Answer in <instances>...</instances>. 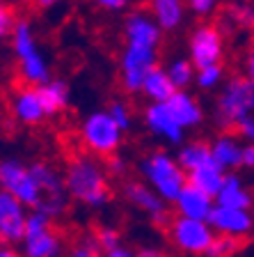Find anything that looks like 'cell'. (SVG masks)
Segmentation results:
<instances>
[{
  "label": "cell",
  "instance_id": "32",
  "mask_svg": "<svg viewBox=\"0 0 254 257\" xmlns=\"http://www.w3.org/2000/svg\"><path fill=\"white\" fill-rule=\"evenodd\" d=\"M96 5H101V7H106V10H124V7L128 5V0H94Z\"/></svg>",
  "mask_w": 254,
  "mask_h": 257
},
{
  "label": "cell",
  "instance_id": "22",
  "mask_svg": "<svg viewBox=\"0 0 254 257\" xmlns=\"http://www.w3.org/2000/svg\"><path fill=\"white\" fill-rule=\"evenodd\" d=\"M140 92H144L149 99H154V103H165L169 96L176 92V87L172 85L167 71L160 69V67H156V69H151L147 76H144Z\"/></svg>",
  "mask_w": 254,
  "mask_h": 257
},
{
  "label": "cell",
  "instance_id": "29",
  "mask_svg": "<svg viewBox=\"0 0 254 257\" xmlns=\"http://www.w3.org/2000/svg\"><path fill=\"white\" fill-rule=\"evenodd\" d=\"M112 117V122L119 126V131H126L128 126H131V110H128L126 103L122 101H112L110 103V112H108Z\"/></svg>",
  "mask_w": 254,
  "mask_h": 257
},
{
  "label": "cell",
  "instance_id": "5",
  "mask_svg": "<svg viewBox=\"0 0 254 257\" xmlns=\"http://www.w3.org/2000/svg\"><path fill=\"white\" fill-rule=\"evenodd\" d=\"M142 170L167 202H174L179 198L181 188L185 186V172L179 168V163H174L163 152H156V154L149 156L142 163Z\"/></svg>",
  "mask_w": 254,
  "mask_h": 257
},
{
  "label": "cell",
  "instance_id": "31",
  "mask_svg": "<svg viewBox=\"0 0 254 257\" xmlns=\"http://www.w3.org/2000/svg\"><path fill=\"white\" fill-rule=\"evenodd\" d=\"M188 5L197 16H208L217 7V0H188Z\"/></svg>",
  "mask_w": 254,
  "mask_h": 257
},
{
  "label": "cell",
  "instance_id": "26",
  "mask_svg": "<svg viewBox=\"0 0 254 257\" xmlns=\"http://www.w3.org/2000/svg\"><path fill=\"white\" fill-rule=\"evenodd\" d=\"M92 243L96 246L99 252H110L112 248H117V241H119V232L115 227H103V225H96L92 227V234H90Z\"/></svg>",
  "mask_w": 254,
  "mask_h": 257
},
{
  "label": "cell",
  "instance_id": "1",
  "mask_svg": "<svg viewBox=\"0 0 254 257\" xmlns=\"http://www.w3.org/2000/svg\"><path fill=\"white\" fill-rule=\"evenodd\" d=\"M64 191L74 200L90 207H99L112 200V188L106 170L87 152L69 156V166L64 175Z\"/></svg>",
  "mask_w": 254,
  "mask_h": 257
},
{
  "label": "cell",
  "instance_id": "7",
  "mask_svg": "<svg viewBox=\"0 0 254 257\" xmlns=\"http://www.w3.org/2000/svg\"><path fill=\"white\" fill-rule=\"evenodd\" d=\"M165 236H167L179 250L192 252V255H204L206 248L211 246L213 232L208 230V225L204 223V220H192V218L174 214L172 223H169L167 230H165Z\"/></svg>",
  "mask_w": 254,
  "mask_h": 257
},
{
  "label": "cell",
  "instance_id": "24",
  "mask_svg": "<svg viewBox=\"0 0 254 257\" xmlns=\"http://www.w3.org/2000/svg\"><path fill=\"white\" fill-rule=\"evenodd\" d=\"M249 243V236L247 234H224L220 232L217 236L211 239V246L206 248L204 255L206 257H236L245 246Z\"/></svg>",
  "mask_w": 254,
  "mask_h": 257
},
{
  "label": "cell",
  "instance_id": "16",
  "mask_svg": "<svg viewBox=\"0 0 254 257\" xmlns=\"http://www.w3.org/2000/svg\"><path fill=\"white\" fill-rule=\"evenodd\" d=\"M44 115H58L69 103V85L64 80H46L35 87Z\"/></svg>",
  "mask_w": 254,
  "mask_h": 257
},
{
  "label": "cell",
  "instance_id": "13",
  "mask_svg": "<svg viewBox=\"0 0 254 257\" xmlns=\"http://www.w3.org/2000/svg\"><path fill=\"white\" fill-rule=\"evenodd\" d=\"M208 223L224 234H249L252 230V216L245 209L215 207L208 211Z\"/></svg>",
  "mask_w": 254,
  "mask_h": 257
},
{
  "label": "cell",
  "instance_id": "36",
  "mask_svg": "<svg viewBox=\"0 0 254 257\" xmlns=\"http://www.w3.org/2000/svg\"><path fill=\"white\" fill-rule=\"evenodd\" d=\"M108 257H135V255L128 252V250H124V248H112V250L108 252Z\"/></svg>",
  "mask_w": 254,
  "mask_h": 257
},
{
  "label": "cell",
  "instance_id": "23",
  "mask_svg": "<svg viewBox=\"0 0 254 257\" xmlns=\"http://www.w3.org/2000/svg\"><path fill=\"white\" fill-rule=\"evenodd\" d=\"M154 21L163 30H174L183 21V3L181 0H151Z\"/></svg>",
  "mask_w": 254,
  "mask_h": 257
},
{
  "label": "cell",
  "instance_id": "37",
  "mask_svg": "<svg viewBox=\"0 0 254 257\" xmlns=\"http://www.w3.org/2000/svg\"><path fill=\"white\" fill-rule=\"evenodd\" d=\"M0 257H21V255L16 250H10V248H3V250H0Z\"/></svg>",
  "mask_w": 254,
  "mask_h": 257
},
{
  "label": "cell",
  "instance_id": "25",
  "mask_svg": "<svg viewBox=\"0 0 254 257\" xmlns=\"http://www.w3.org/2000/svg\"><path fill=\"white\" fill-rule=\"evenodd\" d=\"M211 159V145L206 143V140H192V143H188L181 150L179 154V168L185 172L195 170V168L204 166V163H208Z\"/></svg>",
  "mask_w": 254,
  "mask_h": 257
},
{
  "label": "cell",
  "instance_id": "28",
  "mask_svg": "<svg viewBox=\"0 0 254 257\" xmlns=\"http://www.w3.org/2000/svg\"><path fill=\"white\" fill-rule=\"evenodd\" d=\"M16 21H19V16H16V10L10 5V3L0 0V37H7V35H12V30H14Z\"/></svg>",
  "mask_w": 254,
  "mask_h": 257
},
{
  "label": "cell",
  "instance_id": "35",
  "mask_svg": "<svg viewBox=\"0 0 254 257\" xmlns=\"http://www.w3.org/2000/svg\"><path fill=\"white\" fill-rule=\"evenodd\" d=\"M135 257H167V255L160 250H154V248H144V250H140Z\"/></svg>",
  "mask_w": 254,
  "mask_h": 257
},
{
  "label": "cell",
  "instance_id": "14",
  "mask_svg": "<svg viewBox=\"0 0 254 257\" xmlns=\"http://www.w3.org/2000/svg\"><path fill=\"white\" fill-rule=\"evenodd\" d=\"M163 106L167 108L169 117L174 119L181 128L183 126H195V124L201 122V106L197 103L195 96H190L188 92L176 90Z\"/></svg>",
  "mask_w": 254,
  "mask_h": 257
},
{
  "label": "cell",
  "instance_id": "6",
  "mask_svg": "<svg viewBox=\"0 0 254 257\" xmlns=\"http://www.w3.org/2000/svg\"><path fill=\"white\" fill-rule=\"evenodd\" d=\"M23 236L28 257H55L60 252V225L39 211L26 218Z\"/></svg>",
  "mask_w": 254,
  "mask_h": 257
},
{
  "label": "cell",
  "instance_id": "11",
  "mask_svg": "<svg viewBox=\"0 0 254 257\" xmlns=\"http://www.w3.org/2000/svg\"><path fill=\"white\" fill-rule=\"evenodd\" d=\"M23 232H26V216L21 202L5 188H0V241L5 243L21 241Z\"/></svg>",
  "mask_w": 254,
  "mask_h": 257
},
{
  "label": "cell",
  "instance_id": "19",
  "mask_svg": "<svg viewBox=\"0 0 254 257\" xmlns=\"http://www.w3.org/2000/svg\"><path fill=\"white\" fill-rule=\"evenodd\" d=\"M144 117H147V126L154 131V134L163 136V138L172 140V143H179L181 136H183V128L174 122V119L169 117L167 108L163 103H151L144 112Z\"/></svg>",
  "mask_w": 254,
  "mask_h": 257
},
{
  "label": "cell",
  "instance_id": "33",
  "mask_svg": "<svg viewBox=\"0 0 254 257\" xmlns=\"http://www.w3.org/2000/svg\"><path fill=\"white\" fill-rule=\"evenodd\" d=\"M28 3H30V7H32V10L42 12V10H48V7H55V5H60V3H64V0H28Z\"/></svg>",
  "mask_w": 254,
  "mask_h": 257
},
{
  "label": "cell",
  "instance_id": "10",
  "mask_svg": "<svg viewBox=\"0 0 254 257\" xmlns=\"http://www.w3.org/2000/svg\"><path fill=\"white\" fill-rule=\"evenodd\" d=\"M0 188H5L19 202L37 207V200H39L37 186L32 182L28 168H23L19 161H14V159L0 161Z\"/></svg>",
  "mask_w": 254,
  "mask_h": 257
},
{
  "label": "cell",
  "instance_id": "4",
  "mask_svg": "<svg viewBox=\"0 0 254 257\" xmlns=\"http://www.w3.org/2000/svg\"><path fill=\"white\" fill-rule=\"evenodd\" d=\"M80 140H83L85 150L92 154L101 156L106 161L117 154L119 145H122V131L112 122L108 112H94L83 122L80 128Z\"/></svg>",
  "mask_w": 254,
  "mask_h": 257
},
{
  "label": "cell",
  "instance_id": "27",
  "mask_svg": "<svg viewBox=\"0 0 254 257\" xmlns=\"http://www.w3.org/2000/svg\"><path fill=\"white\" fill-rule=\"evenodd\" d=\"M192 74H195V69H192L190 60H176V62L169 67V71H167L169 80H172V85H174L176 90H183V87L190 85Z\"/></svg>",
  "mask_w": 254,
  "mask_h": 257
},
{
  "label": "cell",
  "instance_id": "9",
  "mask_svg": "<svg viewBox=\"0 0 254 257\" xmlns=\"http://www.w3.org/2000/svg\"><path fill=\"white\" fill-rule=\"evenodd\" d=\"M222 62V30L217 23H201L190 35L192 69H206Z\"/></svg>",
  "mask_w": 254,
  "mask_h": 257
},
{
  "label": "cell",
  "instance_id": "18",
  "mask_svg": "<svg viewBox=\"0 0 254 257\" xmlns=\"http://www.w3.org/2000/svg\"><path fill=\"white\" fill-rule=\"evenodd\" d=\"M215 198H217V207L245 209V211L252 207V195H249V191H245V188L240 186V179L236 175L222 177V186H220Z\"/></svg>",
  "mask_w": 254,
  "mask_h": 257
},
{
  "label": "cell",
  "instance_id": "15",
  "mask_svg": "<svg viewBox=\"0 0 254 257\" xmlns=\"http://www.w3.org/2000/svg\"><path fill=\"white\" fill-rule=\"evenodd\" d=\"M174 202L179 207V216H185V218H192V220H206L208 211H211V198L188 182L181 188L179 198Z\"/></svg>",
  "mask_w": 254,
  "mask_h": 257
},
{
  "label": "cell",
  "instance_id": "21",
  "mask_svg": "<svg viewBox=\"0 0 254 257\" xmlns=\"http://www.w3.org/2000/svg\"><path fill=\"white\" fill-rule=\"evenodd\" d=\"M222 177H224L222 170H220L213 161H208V163H204V166L190 170V175H188L185 182L192 184L195 188H199L201 193H206L208 198H213V195H217L220 186H222Z\"/></svg>",
  "mask_w": 254,
  "mask_h": 257
},
{
  "label": "cell",
  "instance_id": "20",
  "mask_svg": "<svg viewBox=\"0 0 254 257\" xmlns=\"http://www.w3.org/2000/svg\"><path fill=\"white\" fill-rule=\"evenodd\" d=\"M211 159L220 170L224 168H238L240 159H243V147L238 145V140L229 134H222L215 140V145H211Z\"/></svg>",
  "mask_w": 254,
  "mask_h": 257
},
{
  "label": "cell",
  "instance_id": "30",
  "mask_svg": "<svg viewBox=\"0 0 254 257\" xmlns=\"http://www.w3.org/2000/svg\"><path fill=\"white\" fill-rule=\"evenodd\" d=\"M220 78H222V64H213V67H206V69H199L197 83H199V87L208 90V87L217 85Z\"/></svg>",
  "mask_w": 254,
  "mask_h": 257
},
{
  "label": "cell",
  "instance_id": "34",
  "mask_svg": "<svg viewBox=\"0 0 254 257\" xmlns=\"http://www.w3.org/2000/svg\"><path fill=\"white\" fill-rule=\"evenodd\" d=\"M240 163H243V166H247V168L254 163V147H252V145L243 147V159H240Z\"/></svg>",
  "mask_w": 254,
  "mask_h": 257
},
{
  "label": "cell",
  "instance_id": "8",
  "mask_svg": "<svg viewBox=\"0 0 254 257\" xmlns=\"http://www.w3.org/2000/svg\"><path fill=\"white\" fill-rule=\"evenodd\" d=\"M156 67H158V48L126 44L122 55V87L128 94L140 92L144 76Z\"/></svg>",
  "mask_w": 254,
  "mask_h": 257
},
{
  "label": "cell",
  "instance_id": "2",
  "mask_svg": "<svg viewBox=\"0 0 254 257\" xmlns=\"http://www.w3.org/2000/svg\"><path fill=\"white\" fill-rule=\"evenodd\" d=\"M254 85L249 76H231L215 103V124L222 134H236L245 117H252Z\"/></svg>",
  "mask_w": 254,
  "mask_h": 257
},
{
  "label": "cell",
  "instance_id": "12",
  "mask_svg": "<svg viewBox=\"0 0 254 257\" xmlns=\"http://www.w3.org/2000/svg\"><path fill=\"white\" fill-rule=\"evenodd\" d=\"M124 37H126V44H140V46L158 48L160 28L151 14H147V12H133V14L126 16Z\"/></svg>",
  "mask_w": 254,
  "mask_h": 257
},
{
  "label": "cell",
  "instance_id": "3",
  "mask_svg": "<svg viewBox=\"0 0 254 257\" xmlns=\"http://www.w3.org/2000/svg\"><path fill=\"white\" fill-rule=\"evenodd\" d=\"M30 177L35 186H37V209L39 214L48 216V218H60L69 207V195L64 191V184L60 175L48 166V163H35L30 168Z\"/></svg>",
  "mask_w": 254,
  "mask_h": 257
},
{
  "label": "cell",
  "instance_id": "17",
  "mask_svg": "<svg viewBox=\"0 0 254 257\" xmlns=\"http://www.w3.org/2000/svg\"><path fill=\"white\" fill-rule=\"evenodd\" d=\"M14 115L19 122L23 124H39L46 115L42 110V103H39L37 90L30 85H23L21 90L16 92L14 96Z\"/></svg>",
  "mask_w": 254,
  "mask_h": 257
}]
</instances>
